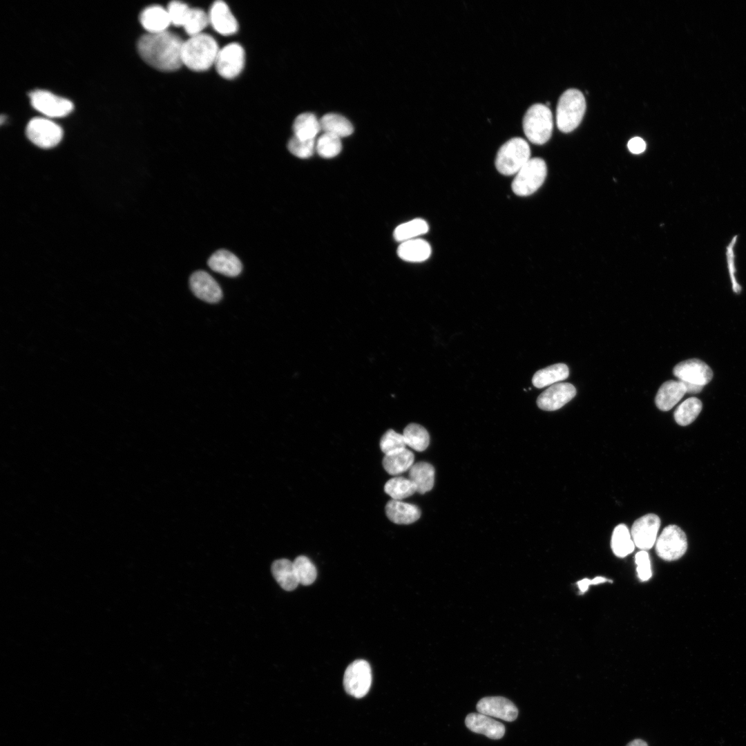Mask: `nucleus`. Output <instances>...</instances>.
<instances>
[{"label": "nucleus", "instance_id": "f257e3e1", "mask_svg": "<svg viewBox=\"0 0 746 746\" xmlns=\"http://www.w3.org/2000/svg\"><path fill=\"white\" fill-rule=\"evenodd\" d=\"M184 41L168 31L147 33L137 42L140 55L148 64L162 71H173L182 65V48Z\"/></svg>", "mask_w": 746, "mask_h": 746}, {"label": "nucleus", "instance_id": "f03ea898", "mask_svg": "<svg viewBox=\"0 0 746 746\" xmlns=\"http://www.w3.org/2000/svg\"><path fill=\"white\" fill-rule=\"evenodd\" d=\"M219 50L216 41L209 35L190 37L182 45V64L194 71L207 70L215 64Z\"/></svg>", "mask_w": 746, "mask_h": 746}, {"label": "nucleus", "instance_id": "7ed1b4c3", "mask_svg": "<svg viewBox=\"0 0 746 746\" xmlns=\"http://www.w3.org/2000/svg\"><path fill=\"white\" fill-rule=\"evenodd\" d=\"M522 128L527 139L535 144H544L549 140L553 128L550 108L542 104H534L525 113Z\"/></svg>", "mask_w": 746, "mask_h": 746}, {"label": "nucleus", "instance_id": "20e7f679", "mask_svg": "<svg viewBox=\"0 0 746 746\" xmlns=\"http://www.w3.org/2000/svg\"><path fill=\"white\" fill-rule=\"evenodd\" d=\"M586 110L583 94L577 89L566 90L560 96L556 109V124L560 131L569 133L580 124Z\"/></svg>", "mask_w": 746, "mask_h": 746}, {"label": "nucleus", "instance_id": "39448f33", "mask_svg": "<svg viewBox=\"0 0 746 746\" xmlns=\"http://www.w3.org/2000/svg\"><path fill=\"white\" fill-rule=\"evenodd\" d=\"M530 148L522 137H515L506 141L499 149L495 164L504 175H515L530 159Z\"/></svg>", "mask_w": 746, "mask_h": 746}, {"label": "nucleus", "instance_id": "423d86ee", "mask_svg": "<svg viewBox=\"0 0 746 746\" xmlns=\"http://www.w3.org/2000/svg\"><path fill=\"white\" fill-rule=\"evenodd\" d=\"M547 173L546 164L540 157L530 158L515 174L511 188L519 196L535 193L544 183Z\"/></svg>", "mask_w": 746, "mask_h": 746}, {"label": "nucleus", "instance_id": "0eeeda50", "mask_svg": "<svg viewBox=\"0 0 746 746\" xmlns=\"http://www.w3.org/2000/svg\"><path fill=\"white\" fill-rule=\"evenodd\" d=\"M656 552L663 560L680 559L687 548V539L684 531L676 525L666 526L656 542Z\"/></svg>", "mask_w": 746, "mask_h": 746}, {"label": "nucleus", "instance_id": "6e6552de", "mask_svg": "<svg viewBox=\"0 0 746 746\" xmlns=\"http://www.w3.org/2000/svg\"><path fill=\"white\" fill-rule=\"evenodd\" d=\"M372 684V671L365 660H356L346 669L343 685L346 692L357 698L365 696Z\"/></svg>", "mask_w": 746, "mask_h": 746}, {"label": "nucleus", "instance_id": "1a4fd4ad", "mask_svg": "<svg viewBox=\"0 0 746 746\" xmlns=\"http://www.w3.org/2000/svg\"><path fill=\"white\" fill-rule=\"evenodd\" d=\"M28 138L35 145L43 149L55 146L63 135L61 128L52 121L43 117L31 119L26 127Z\"/></svg>", "mask_w": 746, "mask_h": 746}, {"label": "nucleus", "instance_id": "9d476101", "mask_svg": "<svg viewBox=\"0 0 746 746\" xmlns=\"http://www.w3.org/2000/svg\"><path fill=\"white\" fill-rule=\"evenodd\" d=\"M245 61L243 48L237 43H231L219 50L215 66L221 77L231 79L242 72Z\"/></svg>", "mask_w": 746, "mask_h": 746}, {"label": "nucleus", "instance_id": "9b49d317", "mask_svg": "<svg viewBox=\"0 0 746 746\" xmlns=\"http://www.w3.org/2000/svg\"><path fill=\"white\" fill-rule=\"evenodd\" d=\"M30 98L32 106L37 111L50 117H64L73 108L70 101L46 90L32 91L30 93Z\"/></svg>", "mask_w": 746, "mask_h": 746}, {"label": "nucleus", "instance_id": "f8f14e48", "mask_svg": "<svg viewBox=\"0 0 746 746\" xmlns=\"http://www.w3.org/2000/svg\"><path fill=\"white\" fill-rule=\"evenodd\" d=\"M660 526V517L655 514L649 513L636 519L631 529L635 546L643 551L651 548L658 538Z\"/></svg>", "mask_w": 746, "mask_h": 746}, {"label": "nucleus", "instance_id": "ddd939ff", "mask_svg": "<svg viewBox=\"0 0 746 746\" xmlns=\"http://www.w3.org/2000/svg\"><path fill=\"white\" fill-rule=\"evenodd\" d=\"M674 376L683 383L704 387L713 377L711 369L703 361L692 358L678 363L673 368Z\"/></svg>", "mask_w": 746, "mask_h": 746}, {"label": "nucleus", "instance_id": "4468645a", "mask_svg": "<svg viewBox=\"0 0 746 746\" xmlns=\"http://www.w3.org/2000/svg\"><path fill=\"white\" fill-rule=\"evenodd\" d=\"M576 395V389L568 383H557L548 387L537 399V406L546 411L557 410Z\"/></svg>", "mask_w": 746, "mask_h": 746}, {"label": "nucleus", "instance_id": "2eb2a0df", "mask_svg": "<svg viewBox=\"0 0 746 746\" xmlns=\"http://www.w3.org/2000/svg\"><path fill=\"white\" fill-rule=\"evenodd\" d=\"M479 713L505 721H514L518 715V709L510 700L501 696H489L481 698L477 704Z\"/></svg>", "mask_w": 746, "mask_h": 746}, {"label": "nucleus", "instance_id": "dca6fc26", "mask_svg": "<svg viewBox=\"0 0 746 746\" xmlns=\"http://www.w3.org/2000/svg\"><path fill=\"white\" fill-rule=\"evenodd\" d=\"M190 287L193 294L207 303H217L222 296L218 283L207 272L197 271L190 277Z\"/></svg>", "mask_w": 746, "mask_h": 746}, {"label": "nucleus", "instance_id": "f3484780", "mask_svg": "<svg viewBox=\"0 0 746 746\" xmlns=\"http://www.w3.org/2000/svg\"><path fill=\"white\" fill-rule=\"evenodd\" d=\"M208 15L209 23L219 34L227 36L237 32L238 22L225 2H214Z\"/></svg>", "mask_w": 746, "mask_h": 746}, {"label": "nucleus", "instance_id": "a211bd4d", "mask_svg": "<svg viewBox=\"0 0 746 746\" xmlns=\"http://www.w3.org/2000/svg\"><path fill=\"white\" fill-rule=\"evenodd\" d=\"M465 723L470 731L493 740L501 738L505 733V727L501 723L481 713L469 714Z\"/></svg>", "mask_w": 746, "mask_h": 746}, {"label": "nucleus", "instance_id": "6ab92c4d", "mask_svg": "<svg viewBox=\"0 0 746 746\" xmlns=\"http://www.w3.org/2000/svg\"><path fill=\"white\" fill-rule=\"evenodd\" d=\"M687 393L685 384L680 381L669 380L659 388L655 399L656 406L662 411H668L676 405Z\"/></svg>", "mask_w": 746, "mask_h": 746}, {"label": "nucleus", "instance_id": "aec40b11", "mask_svg": "<svg viewBox=\"0 0 746 746\" xmlns=\"http://www.w3.org/2000/svg\"><path fill=\"white\" fill-rule=\"evenodd\" d=\"M385 514L395 524H410L420 518L421 510L416 505L391 499L386 504Z\"/></svg>", "mask_w": 746, "mask_h": 746}, {"label": "nucleus", "instance_id": "412c9836", "mask_svg": "<svg viewBox=\"0 0 746 746\" xmlns=\"http://www.w3.org/2000/svg\"><path fill=\"white\" fill-rule=\"evenodd\" d=\"M140 21L148 33L165 32L171 23L167 10L160 6L145 8L140 15Z\"/></svg>", "mask_w": 746, "mask_h": 746}, {"label": "nucleus", "instance_id": "4be33fe9", "mask_svg": "<svg viewBox=\"0 0 746 746\" xmlns=\"http://www.w3.org/2000/svg\"><path fill=\"white\" fill-rule=\"evenodd\" d=\"M208 265L213 271L229 277L237 276L242 271L240 260L224 249L213 253L208 260Z\"/></svg>", "mask_w": 746, "mask_h": 746}, {"label": "nucleus", "instance_id": "5701e85b", "mask_svg": "<svg viewBox=\"0 0 746 746\" xmlns=\"http://www.w3.org/2000/svg\"><path fill=\"white\" fill-rule=\"evenodd\" d=\"M432 249L430 244L425 240L415 238L401 242L397 254L403 260L410 262H421L428 259Z\"/></svg>", "mask_w": 746, "mask_h": 746}, {"label": "nucleus", "instance_id": "b1692460", "mask_svg": "<svg viewBox=\"0 0 746 746\" xmlns=\"http://www.w3.org/2000/svg\"><path fill=\"white\" fill-rule=\"evenodd\" d=\"M409 479L414 484L417 492L424 494L434 486V468L428 462L415 463L409 470Z\"/></svg>", "mask_w": 746, "mask_h": 746}, {"label": "nucleus", "instance_id": "393cba45", "mask_svg": "<svg viewBox=\"0 0 746 746\" xmlns=\"http://www.w3.org/2000/svg\"><path fill=\"white\" fill-rule=\"evenodd\" d=\"M568 375L569 370L566 364L556 363L537 371L533 376L532 382L535 387L542 388L565 380Z\"/></svg>", "mask_w": 746, "mask_h": 746}, {"label": "nucleus", "instance_id": "a878e982", "mask_svg": "<svg viewBox=\"0 0 746 746\" xmlns=\"http://www.w3.org/2000/svg\"><path fill=\"white\" fill-rule=\"evenodd\" d=\"M271 572L280 587L285 591H293L299 584L294 564L289 560L274 561L271 565Z\"/></svg>", "mask_w": 746, "mask_h": 746}, {"label": "nucleus", "instance_id": "bb28decb", "mask_svg": "<svg viewBox=\"0 0 746 746\" xmlns=\"http://www.w3.org/2000/svg\"><path fill=\"white\" fill-rule=\"evenodd\" d=\"M414 455L406 448L385 455L382 463L385 471L391 475H400L412 467L414 464Z\"/></svg>", "mask_w": 746, "mask_h": 746}, {"label": "nucleus", "instance_id": "cd10ccee", "mask_svg": "<svg viewBox=\"0 0 746 746\" xmlns=\"http://www.w3.org/2000/svg\"><path fill=\"white\" fill-rule=\"evenodd\" d=\"M320 125L324 133L339 138L350 135L354 131L352 124L347 118L336 113L323 115L320 119Z\"/></svg>", "mask_w": 746, "mask_h": 746}, {"label": "nucleus", "instance_id": "c85d7f7f", "mask_svg": "<svg viewBox=\"0 0 746 746\" xmlns=\"http://www.w3.org/2000/svg\"><path fill=\"white\" fill-rule=\"evenodd\" d=\"M293 130L294 136L299 139L315 140L316 135L321 130L320 121L312 113H302L295 119Z\"/></svg>", "mask_w": 746, "mask_h": 746}, {"label": "nucleus", "instance_id": "c756f323", "mask_svg": "<svg viewBox=\"0 0 746 746\" xmlns=\"http://www.w3.org/2000/svg\"><path fill=\"white\" fill-rule=\"evenodd\" d=\"M611 546L613 553L619 557H624L634 551L635 544L625 524H619L614 528Z\"/></svg>", "mask_w": 746, "mask_h": 746}, {"label": "nucleus", "instance_id": "7c9ffc66", "mask_svg": "<svg viewBox=\"0 0 746 746\" xmlns=\"http://www.w3.org/2000/svg\"><path fill=\"white\" fill-rule=\"evenodd\" d=\"M429 230L427 222L421 218H414L398 225L393 233L394 238L400 242L417 238Z\"/></svg>", "mask_w": 746, "mask_h": 746}, {"label": "nucleus", "instance_id": "2f4dec72", "mask_svg": "<svg viewBox=\"0 0 746 746\" xmlns=\"http://www.w3.org/2000/svg\"><path fill=\"white\" fill-rule=\"evenodd\" d=\"M403 436L406 446L418 452L425 450L430 443V435L422 425L410 423L403 430Z\"/></svg>", "mask_w": 746, "mask_h": 746}, {"label": "nucleus", "instance_id": "473e14b6", "mask_svg": "<svg viewBox=\"0 0 746 746\" xmlns=\"http://www.w3.org/2000/svg\"><path fill=\"white\" fill-rule=\"evenodd\" d=\"M702 402L696 397H691L680 403L674 412L676 422L682 426L691 423L702 410Z\"/></svg>", "mask_w": 746, "mask_h": 746}, {"label": "nucleus", "instance_id": "72a5a7b5", "mask_svg": "<svg viewBox=\"0 0 746 746\" xmlns=\"http://www.w3.org/2000/svg\"><path fill=\"white\" fill-rule=\"evenodd\" d=\"M384 491L392 497V499L401 501L412 495L417 492V489L409 478L395 477L385 483Z\"/></svg>", "mask_w": 746, "mask_h": 746}, {"label": "nucleus", "instance_id": "f704fd0d", "mask_svg": "<svg viewBox=\"0 0 746 746\" xmlns=\"http://www.w3.org/2000/svg\"><path fill=\"white\" fill-rule=\"evenodd\" d=\"M342 149L341 138L324 133L316 142V151L324 158H332L338 155Z\"/></svg>", "mask_w": 746, "mask_h": 746}, {"label": "nucleus", "instance_id": "c9c22d12", "mask_svg": "<svg viewBox=\"0 0 746 746\" xmlns=\"http://www.w3.org/2000/svg\"><path fill=\"white\" fill-rule=\"evenodd\" d=\"M293 564L300 584L307 586L315 581L317 576L316 568L308 557L304 555L298 556Z\"/></svg>", "mask_w": 746, "mask_h": 746}, {"label": "nucleus", "instance_id": "e433bc0d", "mask_svg": "<svg viewBox=\"0 0 746 746\" xmlns=\"http://www.w3.org/2000/svg\"><path fill=\"white\" fill-rule=\"evenodd\" d=\"M209 23V15L204 10L191 8L183 28L190 37H193L203 33L202 30Z\"/></svg>", "mask_w": 746, "mask_h": 746}, {"label": "nucleus", "instance_id": "4c0bfd02", "mask_svg": "<svg viewBox=\"0 0 746 746\" xmlns=\"http://www.w3.org/2000/svg\"><path fill=\"white\" fill-rule=\"evenodd\" d=\"M315 140H301L295 136L288 142L287 148L294 155L306 159L310 157L316 150Z\"/></svg>", "mask_w": 746, "mask_h": 746}, {"label": "nucleus", "instance_id": "58836bf2", "mask_svg": "<svg viewBox=\"0 0 746 746\" xmlns=\"http://www.w3.org/2000/svg\"><path fill=\"white\" fill-rule=\"evenodd\" d=\"M406 444L403 434L394 430H388L381 437L380 448L385 454H390L405 448Z\"/></svg>", "mask_w": 746, "mask_h": 746}, {"label": "nucleus", "instance_id": "ea45409f", "mask_svg": "<svg viewBox=\"0 0 746 746\" xmlns=\"http://www.w3.org/2000/svg\"><path fill=\"white\" fill-rule=\"evenodd\" d=\"M191 8L186 3L173 1L169 3L167 12L171 23L175 26L183 27L191 11Z\"/></svg>", "mask_w": 746, "mask_h": 746}, {"label": "nucleus", "instance_id": "a19ab883", "mask_svg": "<svg viewBox=\"0 0 746 746\" xmlns=\"http://www.w3.org/2000/svg\"><path fill=\"white\" fill-rule=\"evenodd\" d=\"M638 577L642 581H647L651 577V567L649 555L646 551L641 550L635 556Z\"/></svg>", "mask_w": 746, "mask_h": 746}, {"label": "nucleus", "instance_id": "79ce46f5", "mask_svg": "<svg viewBox=\"0 0 746 746\" xmlns=\"http://www.w3.org/2000/svg\"><path fill=\"white\" fill-rule=\"evenodd\" d=\"M737 238H738L737 236H734L732 238V239L731 240L730 242L728 244L727 248H726V258H727L728 270H729V275L731 276V283H732V288H733L734 291L736 292V293H738L741 289V287H740V285L737 283V280H736V279L735 278L736 269H735V262H735L734 246L736 245Z\"/></svg>", "mask_w": 746, "mask_h": 746}, {"label": "nucleus", "instance_id": "37998d69", "mask_svg": "<svg viewBox=\"0 0 746 746\" xmlns=\"http://www.w3.org/2000/svg\"><path fill=\"white\" fill-rule=\"evenodd\" d=\"M627 146L632 153L640 154L644 151L646 143L641 137H634L629 141Z\"/></svg>", "mask_w": 746, "mask_h": 746}, {"label": "nucleus", "instance_id": "c03bdc74", "mask_svg": "<svg viewBox=\"0 0 746 746\" xmlns=\"http://www.w3.org/2000/svg\"><path fill=\"white\" fill-rule=\"evenodd\" d=\"M590 584H591V580L586 578L580 580L577 582V586L582 592L586 591Z\"/></svg>", "mask_w": 746, "mask_h": 746}, {"label": "nucleus", "instance_id": "a18cd8bd", "mask_svg": "<svg viewBox=\"0 0 746 746\" xmlns=\"http://www.w3.org/2000/svg\"><path fill=\"white\" fill-rule=\"evenodd\" d=\"M626 746H648L647 743L641 739H635L629 742Z\"/></svg>", "mask_w": 746, "mask_h": 746}, {"label": "nucleus", "instance_id": "49530a36", "mask_svg": "<svg viewBox=\"0 0 746 746\" xmlns=\"http://www.w3.org/2000/svg\"><path fill=\"white\" fill-rule=\"evenodd\" d=\"M607 581H609V580H607L606 578H605L604 577H600V576L596 577L593 578V580H591V584H598L606 582Z\"/></svg>", "mask_w": 746, "mask_h": 746}]
</instances>
